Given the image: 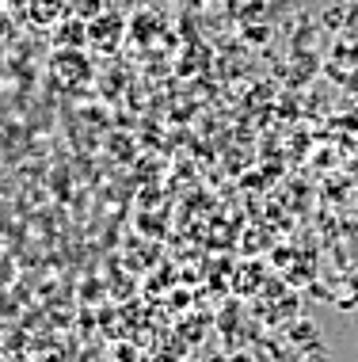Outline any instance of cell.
I'll list each match as a JSON object with an SVG mask.
<instances>
[{"label": "cell", "instance_id": "cell-1", "mask_svg": "<svg viewBox=\"0 0 358 362\" xmlns=\"http://www.w3.org/2000/svg\"><path fill=\"white\" fill-rule=\"evenodd\" d=\"M69 4L73 0H31L23 12L35 27H57V23H65V16H69Z\"/></svg>", "mask_w": 358, "mask_h": 362}, {"label": "cell", "instance_id": "cell-3", "mask_svg": "<svg viewBox=\"0 0 358 362\" xmlns=\"http://www.w3.org/2000/svg\"><path fill=\"white\" fill-rule=\"evenodd\" d=\"M4 4H8V8H27L31 0H4Z\"/></svg>", "mask_w": 358, "mask_h": 362}, {"label": "cell", "instance_id": "cell-2", "mask_svg": "<svg viewBox=\"0 0 358 362\" xmlns=\"http://www.w3.org/2000/svg\"><path fill=\"white\" fill-rule=\"evenodd\" d=\"M73 16H80V19H100L103 16V0H73Z\"/></svg>", "mask_w": 358, "mask_h": 362}]
</instances>
